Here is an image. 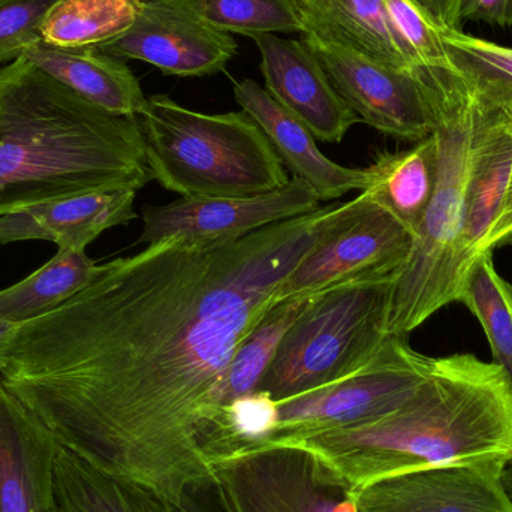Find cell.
<instances>
[{"instance_id": "1", "label": "cell", "mask_w": 512, "mask_h": 512, "mask_svg": "<svg viewBox=\"0 0 512 512\" xmlns=\"http://www.w3.org/2000/svg\"><path fill=\"white\" fill-rule=\"evenodd\" d=\"M360 203L231 239L168 237L105 262L74 297L14 328L0 378L62 447L182 504L215 484L206 445L237 348Z\"/></svg>"}, {"instance_id": "2", "label": "cell", "mask_w": 512, "mask_h": 512, "mask_svg": "<svg viewBox=\"0 0 512 512\" xmlns=\"http://www.w3.org/2000/svg\"><path fill=\"white\" fill-rule=\"evenodd\" d=\"M152 180L138 117L107 113L24 57L0 68V216Z\"/></svg>"}, {"instance_id": "3", "label": "cell", "mask_w": 512, "mask_h": 512, "mask_svg": "<svg viewBox=\"0 0 512 512\" xmlns=\"http://www.w3.org/2000/svg\"><path fill=\"white\" fill-rule=\"evenodd\" d=\"M279 445L310 451L352 495L427 466L493 456L512 462V379L474 354L435 358L429 378L396 411Z\"/></svg>"}, {"instance_id": "4", "label": "cell", "mask_w": 512, "mask_h": 512, "mask_svg": "<svg viewBox=\"0 0 512 512\" xmlns=\"http://www.w3.org/2000/svg\"><path fill=\"white\" fill-rule=\"evenodd\" d=\"M438 149L435 189L408 261L394 280L384 330L408 336L442 307L459 303L469 270L466 198L480 96L451 69L421 68Z\"/></svg>"}, {"instance_id": "5", "label": "cell", "mask_w": 512, "mask_h": 512, "mask_svg": "<svg viewBox=\"0 0 512 512\" xmlns=\"http://www.w3.org/2000/svg\"><path fill=\"white\" fill-rule=\"evenodd\" d=\"M138 122L153 180L180 198L255 197L288 185L285 165L245 111L200 113L153 95Z\"/></svg>"}, {"instance_id": "6", "label": "cell", "mask_w": 512, "mask_h": 512, "mask_svg": "<svg viewBox=\"0 0 512 512\" xmlns=\"http://www.w3.org/2000/svg\"><path fill=\"white\" fill-rule=\"evenodd\" d=\"M399 273L370 271L316 294L280 340L256 391L285 402L363 369L387 340L385 316Z\"/></svg>"}, {"instance_id": "7", "label": "cell", "mask_w": 512, "mask_h": 512, "mask_svg": "<svg viewBox=\"0 0 512 512\" xmlns=\"http://www.w3.org/2000/svg\"><path fill=\"white\" fill-rule=\"evenodd\" d=\"M433 364L435 358L415 351L408 336L388 334L381 351L363 369L334 384L277 402L273 432L243 448L279 445L390 414L420 390Z\"/></svg>"}, {"instance_id": "8", "label": "cell", "mask_w": 512, "mask_h": 512, "mask_svg": "<svg viewBox=\"0 0 512 512\" xmlns=\"http://www.w3.org/2000/svg\"><path fill=\"white\" fill-rule=\"evenodd\" d=\"M301 41L364 123L409 143L433 134L435 117L421 68L406 71L385 65L357 50L327 24L310 17H306Z\"/></svg>"}, {"instance_id": "9", "label": "cell", "mask_w": 512, "mask_h": 512, "mask_svg": "<svg viewBox=\"0 0 512 512\" xmlns=\"http://www.w3.org/2000/svg\"><path fill=\"white\" fill-rule=\"evenodd\" d=\"M210 463L224 512H357L348 487L297 445L240 448Z\"/></svg>"}, {"instance_id": "10", "label": "cell", "mask_w": 512, "mask_h": 512, "mask_svg": "<svg viewBox=\"0 0 512 512\" xmlns=\"http://www.w3.org/2000/svg\"><path fill=\"white\" fill-rule=\"evenodd\" d=\"M98 48L116 59L150 63L165 75L204 77L225 71L237 42L210 24L192 0H137L132 26Z\"/></svg>"}, {"instance_id": "11", "label": "cell", "mask_w": 512, "mask_h": 512, "mask_svg": "<svg viewBox=\"0 0 512 512\" xmlns=\"http://www.w3.org/2000/svg\"><path fill=\"white\" fill-rule=\"evenodd\" d=\"M510 463L480 457L381 478L355 493L357 512H512Z\"/></svg>"}, {"instance_id": "12", "label": "cell", "mask_w": 512, "mask_h": 512, "mask_svg": "<svg viewBox=\"0 0 512 512\" xmlns=\"http://www.w3.org/2000/svg\"><path fill=\"white\" fill-rule=\"evenodd\" d=\"M361 204L292 271L279 301L313 295L376 270H402L415 236L388 210L360 192Z\"/></svg>"}, {"instance_id": "13", "label": "cell", "mask_w": 512, "mask_h": 512, "mask_svg": "<svg viewBox=\"0 0 512 512\" xmlns=\"http://www.w3.org/2000/svg\"><path fill=\"white\" fill-rule=\"evenodd\" d=\"M321 207L309 183L292 177L288 185L268 194L233 198H179L164 206H144L138 245L168 237L231 239L277 222L309 215Z\"/></svg>"}, {"instance_id": "14", "label": "cell", "mask_w": 512, "mask_h": 512, "mask_svg": "<svg viewBox=\"0 0 512 512\" xmlns=\"http://www.w3.org/2000/svg\"><path fill=\"white\" fill-rule=\"evenodd\" d=\"M59 439L0 378V512H60Z\"/></svg>"}, {"instance_id": "15", "label": "cell", "mask_w": 512, "mask_h": 512, "mask_svg": "<svg viewBox=\"0 0 512 512\" xmlns=\"http://www.w3.org/2000/svg\"><path fill=\"white\" fill-rule=\"evenodd\" d=\"M264 89L322 143H340L360 117L334 89L312 51L297 39L268 33L254 38Z\"/></svg>"}, {"instance_id": "16", "label": "cell", "mask_w": 512, "mask_h": 512, "mask_svg": "<svg viewBox=\"0 0 512 512\" xmlns=\"http://www.w3.org/2000/svg\"><path fill=\"white\" fill-rule=\"evenodd\" d=\"M234 98L255 120L282 164L309 183L321 203H334L370 183L367 168H348L322 155L310 129L252 78L234 83Z\"/></svg>"}, {"instance_id": "17", "label": "cell", "mask_w": 512, "mask_h": 512, "mask_svg": "<svg viewBox=\"0 0 512 512\" xmlns=\"http://www.w3.org/2000/svg\"><path fill=\"white\" fill-rule=\"evenodd\" d=\"M135 189H111L50 201L0 216V245L48 240L57 248L86 249L102 233L137 218Z\"/></svg>"}, {"instance_id": "18", "label": "cell", "mask_w": 512, "mask_h": 512, "mask_svg": "<svg viewBox=\"0 0 512 512\" xmlns=\"http://www.w3.org/2000/svg\"><path fill=\"white\" fill-rule=\"evenodd\" d=\"M475 92V90H474ZM480 96V117L472 150L466 198L465 254L469 265L498 219L510 186L512 119L510 110Z\"/></svg>"}, {"instance_id": "19", "label": "cell", "mask_w": 512, "mask_h": 512, "mask_svg": "<svg viewBox=\"0 0 512 512\" xmlns=\"http://www.w3.org/2000/svg\"><path fill=\"white\" fill-rule=\"evenodd\" d=\"M24 59L114 116L138 117L147 98L125 60L98 47L62 48L38 42Z\"/></svg>"}, {"instance_id": "20", "label": "cell", "mask_w": 512, "mask_h": 512, "mask_svg": "<svg viewBox=\"0 0 512 512\" xmlns=\"http://www.w3.org/2000/svg\"><path fill=\"white\" fill-rule=\"evenodd\" d=\"M438 149L435 135L400 152H382L367 167L364 194L388 210L414 236L420 230L435 189Z\"/></svg>"}, {"instance_id": "21", "label": "cell", "mask_w": 512, "mask_h": 512, "mask_svg": "<svg viewBox=\"0 0 512 512\" xmlns=\"http://www.w3.org/2000/svg\"><path fill=\"white\" fill-rule=\"evenodd\" d=\"M56 489L62 512H198L189 504H174L144 487L113 477L60 447Z\"/></svg>"}, {"instance_id": "22", "label": "cell", "mask_w": 512, "mask_h": 512, "mask_svg": "<svg viewBox=\"0 0 512 512\" xmlns=\"http://www.w3.org/2000/svg\"><path fill=\"white\" fill-rule=\"evenodd\" d=\"M98 268L86 249H57L35 273L0 291V321L21 325L53 312L86 288Z\"/></svg>"}, {"instance_id": "23", "label": "cell", "mask_w": 512, "mask_h": 512, "mask_svg": "<svg viewBox=\"0 0 512 512\" xmlns=\"http://www.w3.org/2000/svg\"><path fill=\"white\" fill-rule=\"evenodd\" d=\"M306 17L321 21L367 56L414 71L417 62L388 17L382 0H297Z\"/></svg>"}, {"instance_id": "24", "label": "cell", "mask_w": 512, "mask_h": 512, "mask_svg": "<svg viewBox=\"0 0 512 512\" xmlns=\"http://www.w3.org/2000/svg\"><path fill=\"white\" fill-rule=\"evenodd\" d=\"M137 0H59L41 26L42 42L54 47H98L129 29Z\"/></svg>"}, {"instance_id": "25", "label": "cell", "mask_w": 512, "mask_h": 512, "mask_svg": "<svg viewBox=\"0 0 512 512\" xmlns=\"http://www.w3.org/2000/svg\"><path fill=\"white\" fill-rule=\"evenodd\" d=\"M315 297L316 294L295 295L279 301L249 331L228 369L224 390L225 408L234 400L255 393L276 355L280 340Z\"/></svg>"}, {"instance_id": "26", "label": "cell", "mask_w": 512, "mask_h": 512, "mask_svg": "<svg viewBox=\"0 0 512 512\" xmlns=\"http://www.w3.org/2000/svg\"><path fill=\"white\" fill-rule=\"evenodd\" d=\"M459 303L483 325L495 363L512 379V285L496 270L493 252L469 265Z\"/></svg>"}, {"instance_id": "27", "label": "cell", "mask_w": 512, "mask_h": 512, "mask_svg": "<svg viewBox=\"0 0 512 512\" xmlns=\"http://www.w3.org/2000/svg\"><path fill=\"white\" fill-rule=\"evenodd\" d=\"M442 42L453 71L472 90L496 104L512 107V48L444 29Z\"/></svg>"}, {"instance_id": "28", "label": "cell", "mask_w": 512, "mask_h": 512, "mask_svg": "<svg viewBox=\"0 0 512 512\" xmlns=\"http://www.w3.org/2000/svg\"><path fill=\"white\" fill-rule=\"evenodd\" d=\"M197 11L222 32L255 36L303 33L306 17L297 0H192Z\"/></svg>"}, {"instance_id": "29", "label": "cell", "mask_w": 512, "mask_h": 512, "mask_svg": "<svg viewBox=\"0 0 512 512\" xmlns=\"http://www.w3.org/2000/svg\"><path fill=\"white\" fill-rule=\"evenodd\" d=\"M391 23L411 51L418 68L451 69L442 27L427 14L417 0H382Z\"/></svg>"}, {"instance_id": "30", "label": "cell", "mask_w": 512, "mask_h": 512, "mask_svg": "<svg viewBox=\"0 0 512 512\" xmlns=\"http://www.w3.org/2000/svg\"><path fill=\"white\" fill-rule=\"evenodd\" d=\"M59 0H0V68L42 41L41 26Z\"/></svg>"}, {"instance_id": "31", "label": "cell", "mask_w": 512, "mask_h": 512, "mask_svg": "<svg viewBox=\"0 0 512 512\" xmlns=\"http://www.w3.org/2000/svg\"><path fill=\"white\" fill-rule=\"evenodd\" d=\"M462 20L512 27V0H463Z\"/></svg>"}, {"instance_id": "32", "label": "cell", "mask_w": 512, "mask_h": 512, "mask_svg": "<svg viewBox=\"0 0 512 512\" xmlns=\"http://www.w3.org/2000/svg\"><path fill=\"white\" fill-rule=\"evenodd\" d=\"M508 110H510L512 119V107L508 108ZM510 245H512V170L510 186H508L501 212H499L498 219H496L495 224L490 228L489 234L484 239L483 245L480 248V254L495 252L496 249Z\"/></svg>"}, {"instance_id": "33", "label": "cell", "mask_w": 512, "mask_h": 512, "mask_svg": "<svg viewBox=\"0 0 512 512\" xmlns=\"http://www.w3.org/2000/svg\"><path fill=\"white\" fill-rule=\"evenodd\" d=\"M427 14L444 29H460L463 0H417Z\"/></svg>"}, {"instance_id": "34", "label": "cell", "mask_w": 512, "mask_h": 512, "mask_svg": "<svg viewBox=\"0 0 512 512\" xmlns=\"http://www.w3.org/2000/svg\"><path fill=\"white\" fill-rule=\"evenodd\" d=\"M15 327H17V325L6 324V322L0 321V349L5 345L6 340L9 339Z\"/></svg>"}, {"instance_id": "35", "label": "cell", "mask_w": 512, "mask_h": 512, "mask_svg": "<svg viewBox=\"0 0 512 512\" xmlns=\"http://www.w3.org/2000/svg\"><path fill=\"white\" fill-rule=\"evenodd\" d=\"M504 484L512 498V462L507 466V469H505Z\"/></svg>"}, {"instance_id": "36", "label": "cell", "mask_w": 512, "mask_h": 512, "mask_svg": "<svg viewBox=\"0 0 512 512\" xmlns=\"http://www.w3.org/2000/svg\"><path fill=\"white\" fill-rule=\"evenodd\" d=\"M60 512H62V511H60Z\"/></svg>"}]
</instances>
